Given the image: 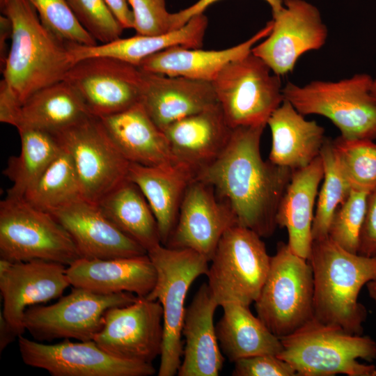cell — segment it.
Here are the masks:
<instances>
[{
	"label": "cell",
	"mask_w": 376,
	"mask_h": 376,
	"mask_svg": "<svg viewBox=\"0 0 376 376\" xmlns=\"http://www.w3.org/2000/svg\"><path fill=\"white\" fill-rule=\"evenodd\" d=\"M265 127L233 129L223 152L195 175L212 187L231 209L237 224L261 237L271 236L277 226V209L292 173L263 159L260 141Z\"/></svg>",
	"instance_id": "6da1fadb"
},
{
	"label": "cell",
	"mask_w": 376,
	"mask_h": 376,
	"mask_svg": "<svg viewBox=\"0 0 376 376\" xmlns=\"http://www.w3.org/2000/svg\"><path fill=\"white\" fill-rule=\"evenodd\" d=\"M1 10L11 22L12 35L0 91L22 104L63 80L75 63L65 42L43 25L28 0H8Z\"/></svg>",
	"instance_id": "7a4b0ae2"
},
{
	"label": "cell",
	"mask_w": 376,
	"mask_h": 376,
	"mask_svg": "<svg viewBox=\"0 0 376 376\" xmlns=\"http://www.w3.org/2000/svg\"><path fill=\"white\" fill-rule=\"evenodd\" d=\"M314 281V318L363 334L366 307L358 301L361 288L376 280V256L350 252L329 237L313 240L307 259Z\"/></svg>",
	"instance_id": "3957f363"
},
{
	"label": "cell",
	"mask_w": 376,
	"mask_h": 376,
	"mask_svg": "<svg viewBox=\"0 0 376 376\" xmlns=\"http://www.w3.org/2000/svg\"><path fill=\"white\" fill-rule=\"evenodd\" d=\"M277 355L299 376H376V367L361 363L376 359V343L368 336L349 333L315 318L292 334L280 338Z\"/></svg>",
	"instance_id": "277c9868"
},
{
	"label": "cell",
	"mask_w": 376,
	"mask_h": 376,
	"mask_svg": "<svg viewBox=\"0 0 376 376\" xmlns=\"http://www.w3.org/2000/svg\"><path fill=\"white\" fill-rule=\"evenodd\" d=\"M373 79L366 73L338 81L315 80L304 86L290 81L283 99L304 116L327 118L346 139H376V99Z\"/></svg>",
	"instance_id": "5b68a950"
},
{
	"label": "cell",
	"mask_w": 376,
	"mask_h": 376,
	"mask_svg": "<svg viewBox=\"0 0 376 376\" xmlns=\"http://www.w3.org/2000/svg\"><path fill=\"white\" fill-rule=\"evenodd\" d=\"M157 271V281L146 297L157 300L163 310V344L159 376L178 373L183 353L182 329L185 313V302L191 283L206 275L209 261L189 249H172L162 244L148 251Z\"/></svg>",
	"instance_id": "8992f818"
},
{
	"label": "cell",
	"mask_w": 376,
	"mask_h": 376,
	"mask_svg": "<svg viewBox=\"0 0 376 376\" xmlns=\"http://www.w3.org/2000/svg\"><path fill=\"white\" fill-rule=\"evenodd\" d=\"M314 281L308 260L279 242L255 303L257 316L279 338L314 318Z\"/></svg>",
	"instance_id": "52a82bcc"
},
{
	"label": "cell",
	"mask_w": 376,
	"mask_h": 376,
	"mask_svg": "<svg viewBox=\"0 0 376 376\" xmlns=\"http://www.w3.org/2000/svg\"><path fill=\"white\" fill-rule=\"evenodd\" d=\"M0 258L68 266L81 257L68 232L49 212L24 198L6 196L0 203Z\"/></svg>",
	"instance_id": "ba28073f"
},
{
	"label": "cell",
	"mask_w": 376,
	"mask_h": 376,
	"mask_svg": "<svg viewBox=\"0 0 376 376\" xmlns=\"http://www.w3.org/2000/svg\"><path fill=\"white\" fill-rule=\"evenodd\" d=\"M270 261L258 234L239 224L229 228L218 243L206 274L207 285L218 304L233 302L249 306L255 302Z\"/></svg>",
	"instance_id": "9c48e42d"
},
{
	"label": "cell",
	"mask_w": 376,
	"mask_h": 376,
	"mask_svg": "<svg viewBox=\"0 0 376 376\" xmlns=\"http://www.w3.org/2000/svg\"><path fill=\"white\" fill-rule=\"evenodd\" d=\"M212 84L232 129L265 127L284 100L281 77L251 52L225 65Z\"/></svg>",
	"instance_id": "30bf717a"
},
{
	"label": "cell",
	"mask_w": 376,
	"mask_h": 376,
	"mask_svg": "<svg viewBox=\"0 0 376 376\" xmlns=\"http://www.w3.org/2000/svg\"><path fill=\"white\" fill-rule=\"evenodd\" d=\"M52 134L72 159L85 200L97 203L127 179L130 162L98 117L88 116Z\"/></svg>",
	"instance_id": "8fae6325"
},
{
	"label": "cell",
	"mask_w": 376,
	"mask_h": 376,
	"mask_svg": "<svg viewBox=\"0 0 376 376\" xmlns=\"http://www.w3.org/2000/svg\"><path fill=\"white\" fill-rule=\"evenodd\" d=\"M137 298L131 292L100 294L73 287L70 293L53 304L26 308L23 324L39 342L56 338L93 340L109 308L129 305Z\"/></svg>",
	"instance_id": "7c38bea8"
},
{
	"label": "cell",
	"mask_w": 376,
	"mask_h": 376,
	"mask_svg": "<svg viewBox=\"0 0 376 376\" xmlns=\"http://www.w3.org/2000/svg\"><path fill=\"white\" fill-rule=\"evenodd\" d=\"M83 100L89 113L100 118L141 102L144 71L108 56H91L74 63L65 79Z\"/></svg>",
	"instance_id": "4fadbf2b"
},
{
	"label": "cell",
	"mask_w": 376,
	"mask_h": 376,
	"mask_svg": "<svg viewBox=\"0 0 376 376\" xmlns=\"http://www.w3.org/2000/svg\"><path fill=\"white\" fill-rule=\"evenodd\" d=\"M24 363L45 370L52 376H150L156 370L150 363L122 359L109 354L93 340L44 344L18 336Z\"/></svg>",
	"instance_id": "5bb4252c"
},
{
	"label": "cell",
	"mask_w": 376,
	"mask_h": 376,
	"mask_svg": "<svg viewBox=\"0 0 376 376\" xmlns=\"http://www.w3.org/2000/svg\"><path fill=\"white\" fill-rule=\"evenodd\" d=\"M163 335L160 303L138 297L129 305L109 308L93 340L115 357L152 363L161 355Z\"/></svg>",
	"instance_id": "9a60e30c"
},
{
	"label": "cell",
	"mask_w": 376,
	"mask_h": 376,
	"mask_svg": "<svg viewBox=\"0 0 376 376\" xmlns=\"http://www.w3.org/2000/svg\"><path fill=\"white\" fill-rule=\"evenodd\" d=\"M283 7L272 15V28L251 53L261 58L279 76L294 70L305 53L326 43L328 29L319 10L304 0H283Z\"/></svg>",
	"instance_id": "2e32d148"
},
{
	"label": "cell",
	"mask_w": 376,
	"mask_h": 376,
	"mask_svg": "<svg viewBox=\"0 0 376 376\" xmlns=\"http://www.w3.org/2000/svg\"><path fill=\"white\" fill-rule=\"evenodd\" d=\"M235 224L233 211L219 198L212 187L194 178L185 191L175 226L164 246L194 250L210 262L224 233Z\"/></svg>",
	"instance_id": "e0dca14e"
},
{
	"label": "cell",
	"mask_w": 376,
	"mask_h": 376,
	"mask_svg": "<svg viewBox=\"0 0 376 376\" xmlns=\"http://www.w3.org/2000/svg\"><path fill=\"white\" fill-rule=\"evenodd\" d=\"M71 285L65 265L42 260L10 262L0 259L1 312L19 336L26 308L56 299Z\"/></svg>",
	"instance_id": "ac0fdd59"
},
{
	"label": "cell",
	"mask_w": 376,
	"mask_h": 376,
	"mask_svg": "<svg viewBox=\"0 0 376 376\" xmlns=\"http://www.w3.org/2000/svg\"><path fill=\"white\" fill-rule=\"evenodd\" d=\"M49 213L68 232L81 258L108 259L148 253L118 229L97 203L81 198Z\"/></svg>",
	"instance_id": "d6986e66"
},
{
	"label": "cell",
	"mask_w": 376,
	"mask_h": 376,
	"mask_svg": "<svg viewBox=\"0 0 376 376\" xmlns=\"http://www.w3.org/2000/svg\"><path fill=\"white\" fill-rule=\"evenodd\" d=\"M72 287L100 294L131 292L147 297L154 288L157 271L148 253L108 259L80 258L66 267Z\"/></svg>",
	"instance_id": "ffe728a7"
},
{
	"label": "cell",
	"mask_w": 376,
	"mask_h": 376,
	"mask_svg": "<svg viewBox=\"0 0 376 376\" xmlns=\"http://www.w3.org/2000/svg\"><path fill=\"white\" fill-rule=\"evenodd\" d=\"M162 131L176 161L196 175L223 152L233 129L217 103L169 125Z\"/></svg>",
	"instance_id": "44dd1931"
},
{
	"label": "cell",
	"mask_w": 376,
	"mask_h": 376,
	"mask_svg": "<svg viewBox=\"0 0 376 376\" xmlns=\"http://www.w3.org/2000/svg\"><path fill=\"white\" fill-rule=\"evenodd\" d=\"M219 306L203 283L185 309L182 329L185 344L178 376L219 375L224 362L214 324Z\"/></svg>",
	"instance_id": "7402d4cb"
},
{
	"label": "cell",
	"mask_w": 376,
	"mask_h": 376,
	"mask_svg": "<svg viewBox=\"0 0 376 376\" xmlns=\"http://www.w3.org/2000/svg\"><path fill=\"white\" fill-rule=\"evenodd\" d=\"M144 81L141 102L162 130L218 103L212 82L146 71Z\"/></svg>",
	"instance_id": "603a6c76"
},
{
	"label": "cell",
	"mask_w": 376,
	"mask_h": 376,
	"mask_svg": "<svg viewBox=\"0 0 376 376\" xmlns=\"http://www.w3.org/2000/svg\"><path fill=\"white\" fill-rule=\"evenodd\" d=\"M272 20L244 42L221 50H204L174 46L143 59L144 71L169 77H183L212 82L228 63L251 52L252 48L271 32Z\"/></svg>",
	"instance_id": "cb8c5ba5"
},
{
	"label": "cell",
	"mask_w": 376,
	"mask_h": 376,
	"mask_svg": "<svg viewBox=\"0 0 376 376\" xmlns=\"http://www.w3.org/2000/svg\"><path fill=\"white\" fill-rule=\"evenodd\" d=\"M194 178L193 171L179 162L155 166L130 164L127 178L139 188L148 201L163 245L175 226L185 191Z\"/></svg>",
	"instance_id": "d4e9b609"
},
{
	"label": "cell",
	"mask_w": 376,
	"mask_h": 376,
	"mask_svg": "<svg viewBox=\"0 0 376 376\" xmlns=\"http://www.w3.org/2000/svg\"><path fill=\"white\" fill-rule=\"evenodd\" d=\"M99 118L130 162L152 166L178 162L164 132L152 120L141 102Z\"/></svg>",
	"instance_id": "484cf974"
},
{
	"label": "cell",
	"mask_w": 376,
	"mask_h": 376,
	"mask_svg": "<svg viewBox=\"0 0 376 376\" xmlns=\"http://www.w3.org/2000/svg\"><path fill=\"white\" fill-rule=\"evenodd\" d=\"M323 175L320 155L306 167L292 171L276 212V224L286 229L289 247L306 259L313 243V208Z\"/></svg>",
	"instance_id": "4316f807"
},
{
	"label": "cell",
	"mask_w": 376,
	"mask_h": 376,
	"mask_svg": "<svg viewBox=\"0 0 376 376\" xmlns=\"http://www.w3.org/2000/svg\"><path fill=\"white\" fill-rule=\"evenodd\" d=\"M267 125L272 134L269 160L273 164L294 171L320 156L326 139L324 127L307 120L288 101L283 100Z\"/></svg>",
	"instance_id": "83f0119b"
},
{
	"label": "cell",
	"mask_w": 376,
	"mask_h": 376,
	"mask_svg": "<svg viewBox=\"0 0 376 376\" xmlns=\"http://www.w3.org/2000/svg\"><path fill=\"white\" fill-rule=\"evenodd\" d=\"M207 24V17L202 13L191 18L182 27L160 35L136 34L96 45L66 42V45L74 63L91 56H108L139 66L148 56L171 47L201 48Z\"/></svg>",
	"instance_id": "f1b7e54d"
},
{
	"label": "cell",
	"mask_w": 376,
	"mask_h": 376,
	"mask_svg": "<svg viewBox=\"0 0 376 376\" xmlns=\"http://www.w3.org/2000/svg\"><path fill=\"white\" fill-rule=\"evenodd\" d=\"M221 306L224 313L215 326L216 333L220 349L229 361L281 352L280 338L253 315L249 306L233 302Z\"/></svg>",
	"instance_id": "f546056e"
},
{
	"label": "cell",
	"mask_w": 376,
	"mask_h": 376,
	"mask_svg": "<svg viewBox=\"0 0 376 376\" xmlns=\"http://www.w3.org/2000/svg\"><path fill=\"white\" fill-rule=\"evenodd\" d=\"M91 115L77 91L63 79L36 91L22 104L17 129L54 133Z\"/></svg>",
	"instance_id": "4dcf8cb0"
},
{
	"label": "cell",
	"mask_w": 376,
	"mask_h": 376,
	"mask_svg": "<svg viewBox=\"0 0 376 376\" xmlns=\"http://www.w3.org/2000/svg\"><path fill=\"white\" fill-rule=\"evenodd\" d=\"M97 204L118 229L147 252L161 244L157 220L148 201L127 178Z\"/></svg>",
	"instance_id": "1f68e13d"
},
{
	"label": "cell",
	"mask_w": 376,
	"mask_h": 376,
	"mask_svg": "<svg viewBox=\"0 0 376 376\" xmlns=\"http://www.w3.org/2000/svg\"><path fill=\"white\" fill-rule=\"evenodd\" d=\"M21 139L18 156H11L3 174L12 181L8 197L24 198L61 150L51 132L32 127L17 130Z\"/></svg>",
	"instance_id": "d6a6232c"
},
{
	"label": "cell",
	"mask_w": 376,
	"mask_h": 376,
	"mask_svg": "<svg viewBox=\"0 0 376 376\" xmlns=\"http://www.w3.org/2000/svg\"><path fill=\"white\" fill-rule=\"evenodd\" d=\"M24 198L48 212L84 198L72 159L62 146Z\"/></svg>",
	"instance_id": "836d02e7"
},
{
	"label": "cell",
	"mask_w": 376,
	"mask_h": 376,
	"mask_svg": "<svg viewBox=\"0 0 376 376\" xmlns=\"http://www.w3.org/2000/svg\"><path fill=\"white\" fill-rule=\"evenodd\" d=\"M320 155L323 164L324 175L323 183L318 194L313 221V240L328 237L333 216L352 189L337 162L331 139L326 138Z\"/></svg>",
	"instance_id": "e575fe53"
},
{
	"label": "cell",
	"mask_w": 376,
	"mask_h": 376,
	"mask_svg": "<svg viewBox=\"0 0 376 376\" xmlns=\"http://www.w3.org/2000/svg\"><path fill=\"white\" fill-rule=\"evenodd\" d=\"M337 162L352 189L376 188V143L370 139H331Z\"/></svg>",
	"instance_id": "d590c367"
},
{
	"label": "cell",
	"mask_w": 376,
	"mask_h": 376,
	"mask_svg": "<svg viewBox=\"0 0 376 376\" xmlns=\"http://www.w3.org/2000/svg\"><path fill=\"white\" fill-rule=\"evenodd\" d=\"M369 192L351 189L331 219L328 236L345 250L358 253L361 228L365 220Z\"/></svg>",
	"instance_id": "8d00e7d4"
},
{
	"label": "cell",
	"mask_w": 376,
	"mask_h": 376,
	"mask_svg": "<svg viewBox=\"0 0 376 376\" xmlns=\"http://www.w3.org/2000/svg\"><path fill=\"white\" fill-rule=\"evenodd\" d=\"M41 22L65 42L96 45L93 38L76 19L66 0H28Z\"/></svg>",
	"instance_id": "74e56055"
},
{
	"label": "cell",
	"mask_w": 376,
	"mask_h": 376,
	"mask_svg": "<svg viewBox=\"0 0 376 376\" xmlns=\"http://www.w3.org/2000/svg\"><path fill=\"white\" fill-rule=\"evenodd\" d=\"M77 21L97 41L108 43L125 29L104 0H66Z\"/></svg>",
	"instance_id": "f35d334b"
},
{
	"label": "cell",
	"mask_w": 376,
	"mask_h": 376,
	"mask_svg": "<svg viewBox=\"0 0 376 376\" xmlns=\"http://www.w3.org/2000/svg\"><path fill=\"white\" fill-rule=\"evenodd\" d=\"M137 35L156 36L172 31L171 14L165 0H127Z\"/></svg>",
	"instance_id": "ab89813d"
},
{
	"label": "cell",
	"mask_w": 376,
	"mask_h": 376,
	"mask_svg": "<svg viewBox=\"0 0 376 376\" xmlns=\"http://www.w3.org/2000/svg\"><path fill=\"white\" fill-rule=\"evenodd\" d=\"M233 376H295L294 368L274 354H259L236 361Z\"/></svg>",
	"instance_id": "60d3db41"
},
{
	"label": "cell",
	"mask_w": 376,
	"mask_h": 376,
	"mask_svg": "<svg viewBox=\"0 0 376 376\" xmlns=\"http://www.w3.org/2000/svg\"><path fill=\"white\" fill-rule=\"evenodd\" d=\"M358 253L367 256H376V188L368 196Z\"/></svg>",
	"instance_id": "b9f144b4"
},
{
	"label": "cell",
	"mask_w": 376,
	"mask_h": 376,
	"mask_svg": "<svg viewBox=\"0 0 376 376\" xmlns=\"http://www.w3.org/2000/svg\"><path fill=\"white\" fill-rule=\"evenodd\" d=\"M219 0H198L191 6L171 14L172 31L184 26L193 17L202 14L208 6ZM271 7L272 15L283 7V0H265Z\"/></svg>",
	"instance_id": "7bdbcfd3"
},
{
	"label": "cell",
	"mask_w": 376,
	"mask_h": 376,
	"mask_svg": "<svg viewBox=\"0 0 376 376\" xmlns=\"http://www.w3.org/2000/svg\"><path fill=\"white\" fill-rule=\"evenodd\" d=\"M124 29L134 27V17L127 0H104Z\"/></svg>",
	"instance_id": "ee69618b"
},
{
	"label": "cell",
	"mask_w": 376,
	"mask_h": 376,
	"mask_svg": "<svg viewBox=\"0 0 376 376\" xmlns=\"http://www.w3.org/2000/svg\"><path fill=\"white\" fill-rule=\"evenodd\" d=\"M18 336L3 314L0 313V352Z\"/></svg>",
	"instance_id": "f6af8a7d"
},
{
	"label": "cell",
	"mask_w": 376,
	"mask_h": 376,
	"mask_svg": "<svg viewBox=\"0 0 376 376\" xmlns=\"http://www.w3.org/2000/svg\"><path fill=\"white\" fill-rule=\"evenodd\" d=\"M369 297L376 304V280L371 281L366 284Z\"/></svg>",
	"instance_id": "bcb514c9"
},
{
	"label": "cell",
	"mask_w": 376,
	"mask_h": 376,
	"mask_svg": "<svg viewBox=\"0 0 376 376\" xmlns=\"http://www.w3.org/2000/svg\"><path fill=\"white\" fill-rule=\"evenodd\" d=\"M372 93L376 99V79H373V85H372Z\"/></svg>",
	"instance_id": "7dc6e473"
},
{
	"label": "cell",
	"mask_w": 376,
	"mask_h": 376,
	"mask_svg": "<svg viewBox=\"0 0 376 376\" xmlns=\"http://www.w3.org/2000/svg\"><path fill=\"white\" fill-rule=\"evenodd\" d=\"M8 0H0V8H1L7 2Z\"/></svg>",
	"instance_id": "c3c4849f"
}]
</instances>
